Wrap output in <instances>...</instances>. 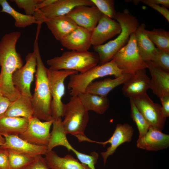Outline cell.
Here are the masks:
<instances>
[{
    "label": "cell",
    "mask_w": 169,
    "mask_h": 169,
    "mask_svg": "<svg viewBox=\"0 0 169 169\" xmlns=\"http://www.w3.org/2000/svg\"><path fill=\"white\" fill-rule=\"evenodd\" d=\"M21 36L20 32L13 31L5 34L0 40V92L11 102L20 95L13 85L12 76L16 70L23 65L16 48Z\"/></svg>",
    "instance_id": "obj_1"
},
{
    "label": "cell",
    "mask_w": 169,
    "mask_h": 169,
    "mask_svg": "<svg viewBox=\"0 0 169 169\" xmlns=\"http://www.w3.org/2000/svg\"><path fill=\"white\" fill-rule=\"evenodd\" d=\"M38 38L36 37L33 45L37 66L35 86L31 98L34 116L40 120L48 121L54 120L51 111L52 97L48 78V69L42 59L39 48Z\"/></svg>",
    "instance_id": "obj_2"
},
{
    "label": "cell",
    "mask_w": 169,
    "mask_h": 169,
    "mask_svg": "<svg viewBox=\"0 0 169 169\" xmlns=\"http://www.w3.org/2000/svg\"><path fill=\"white\" fill-rule=\"evenodd\" d=\"M115 19L120 25L121 30L120 33L115 39L105 44L93 46L99 58V65L111 61L115 54L125 45L130 35L135 32L139 26L137 18L127 9H125L123 12H117Z\"/></svg>",
    "instance_id": "obj_3"
},
{
    "label": "cell",
    "mask_w": 169,
    "mask_h": 169,
    "mask_svg": "<svg viewBox=\"0 0 169 169\" xmlns=\"http://www.w3.org/2000/svg\"><path fill=\"white\" fill-rule=\"evenodd\" d=\"M64 117L62 123L65 133L75 136L79 142L88 141L89 138L84 132L89 119L88 111L77 96H71L64 104Z\"/></svg>",
    "instance_id": "obj_4"
},
{
    "label": "cell",
    "mask_w": 169,
    "mask_h": 169,
    "mask_svg": "<svg viewBox=\"0 0 169 169\" xmlns=\"http://www.w3.org/2000/svg\"><path fill=\"white\" fill-rule=\"evenodd\" d=\"M99 62L96 53L70 51L48 59L47 63L51 70H71L83 73L98 65Z\"/></svg>",
    "instance_id": "obj_5"
},
{
    "label": "cell",
    "mask_w": 169,
    "mask_h": 169,
    "mask_svg": "<svg viewBox=\"0 0 169 169\" xmlns=\"http://www.w3.org/2000/svg\"><path fill=\"white\" fill-rule=\"evenodd\" d=\"M123 73L112 59L104 64H98L84 73L72 74L69 76L68 85L69 94L75 96L85 92L89 85L98 78L108 75H114L117 78Z\"/></svg>",
    "instance_id": "obj_6"
},
{
    "label": "cell",
    "mask_w": 169,
    "mask_h": 169,
    "mask_svg": "<svg viewBox=\"0 0 169 169\" xmlns=\"http://www.w3.org/2000/svg\"><path fill=\"white\" fill-rule=\"evenodd\" d=\"M48 78L52 97L51 111L54 120L64 117V104L62 101L65 94L64 81L69 76L78 73L75 70H52L48 69Z\"/></svg>",
    "instance_id": "obj_7"
},
{
    "label": "cell",
    "mask_w": 169,
    "mask_h": 169,
    "mask_svg": "<svg viewBox=\"0 0 169 169\" xmlns=\"http://www.w3.org/2000/svg\"><path fill=\"white\" fill-rule=\"evenodd\" d=\"M112 59L124 73L133 74L140 69L147 68L146 62L139 53L134 33L130 35L127 44L115 54Z\"/></svg>",
    "instance_id": "obj_8"
},
{
    "label": "cell",
    "mask_w": 169,
    "mask_h": 169,
    "mask_svg": "<svg viewBox=\"0 0 169 169\" xmlns=\"http://www.w3.org/2000/svg\"><path fill=\"white\" fill-rule=\"evenodd\" d=\"M61 118L54 119L53 122V128L49 144L47 146L48 152L58 146L65 147L76 155L80 162L87 166L90 169H96L95 165L99 158L97 153L95 151L90 155L83 153L74 148L69 142L62 126Z\"/></svg>",
    "instance_id": "obj_9"
},
{
    "label": "cell",
    "mask_w": 169,
    "mask_h": 169,
    "mask_svg": "<svg viewBox=\"0 0 169 169\" xmlns=\"http://www.w3.org/2000/svg\"><path fill=\"white\" fill-rule=\"evenodd\" d=\"M81 5H94L91 0H57L36 11L33 16L37 22L38 31H40L41 24L46 20L66 15L75 7Z\"/></svg>",
    "instance_id": "obj_10"
},
{
    "label": "cell",
    "mask_w": 169,
    "mask_h": 169,
    "mask_svg": "<svg viewBox=\"0 0 169 169\" xmlns=\"http://www.w3.org/2000/svg\"><path fill=\"white\" fill-rule=\"evenodd\" d=\"M26 63L24 66L16 70L13 73L12 79L14 86L20 94L31 97L30 86L36 72L37 60L33 51L26 56Z\"/></svg>",
    "instance_id": "obj_11"
},
{
    "label": "cell",
    "mask_w": 169,
    "mask_h": 169,
    "mask_svg": "<svg viewBox=\"0 0 169 169\" xmlns=\"http://www.w3.org/2000/svg\"><path fill=\"white\" fill-rule=\"evenodd\" d=\"M131 99L150 126L162 131L166 118L162 114L161 105L154 102L147 93Z\"/></svg>",
    "instance_id": "obj_12"
},
{
    "label": "cell",
    "mask_w": 169,
    "mask_h": 169,
    "mask_svg": "<svg viewBox=\"0 0 169 169\" xmlns=\"http://www.w3.org/2000/svg\"><path fill=\"white\" fill-rule=\"evenodd\" d=\"M53 120L42 122L32 116L28 119L26 130L18 136L33 144L48 146L51 136L50 130Z\"/></svg>",
    "instance_id": "obj_13"
},
{
    "label": "cell",
    "mask_w": 169,
    "mask_h": 169,
    "mask_svg": "<svg viewBox=\"0 0 169 169\" xmlns=\"http://www.w3.org/2000/svg\"><path fill=\"white\" fill-rule=\"evenodd\" d=\"M102 15L95 5H81L75 7L66 15L78 26L92 32Z\"/></svg>",
    "instance_id": "obj_14"
},
{
    "label": "cell",
    "mask_w": 169,
    "mask_h": 169,
    "mask_svg": "<svg viewBox=\"0 0 169 169\" xmlns=\"http://www.w3.org/2000/svg\"><path fill=\"white\" fill-rule=\"evenodd\" d=\"M134 130L131 126L127 123L123 124H117L111 136L108 140L103 142L91 141V142L102 145L103 147L110 143V146L104 152L101 153L103 158L104 166H105L109 156L112 155L117 148L122 144L129 142L131 141Z\"/></svg>",
    "instance_id": "obj_15"
},
{
    "label": "cell",
    "mask_w": 169,
    "mask_h": 169,
    "mask_svg": "<svg viewBox=\"0 0 169 169\" xmlns=\"http://www.w3.org/2000/svg\"><path fill=\"white\" fill-rule=\"evenodd\" d=\"M121 30L120 25L117 21L102 14L92 31L91 44L93 46L102 44L107 40L119 34Z\"/></svg>",
    "instance_id": "obj_16"
},
{
    "label": "cell",
    "mask_w": 169,
    "mask_h": 169,
    "mask_svg": "<svg viewBox=\"0 0 169 169\" xmlns=\"http://www.w3.org/2000/svg\"><path fill=\"white\" fill-rule=\"evenodd\" d=\"M146 69L136 71L124 84L122 92L125 96L132 99L147 93L150 89V79L146 74Z\"/></svg>",
    "instance_id": "obj_17"
},
{
    "label": "cell",
    "mask_w": 169,
    "mask_h": 169,
    "mask_svg": "<svg viewBox=\"0 0 169 169\" xmlns=\"http://www.w3.org/2000/svg\"><path fill=\"white\" fill-rule=\"evenodd\" d=\"M92 32L79 26L60 42L62 45L68 50L86 51L91 44Z\"/></svg>",
    "instance_id": "obj_18"
},
{
    "label": "cell",
    "mask_w": 169,
    "mask_h": 169,
    "mask_svg": "<svg viewBox=\"0 0 169 169\" xmlns=\"http://www.w3.org/2000/svg\"><path fill=\"white\" fill-rule=\"evenodd\" d=\"M138 148L148 151H157L169 146V135L150 126L146 134L137 141Z\"/></svg>",
    "instance_id": "obj_19"
},
{
    "label": "cell",
    "mask_w": 169,
    "mask_h": 169,
    "mask_svg": "<svg viewBox=\"0 0 169 169\" xmlns=\"http://www.w3.org/2000/svg\"><path fill=\"white\" fill-rule=\"evenodd\" d=\"M4 137L5 142L1 146L5 148L13 149L33 157L45 155L48 152L47 146H38L30 143L22 139L18 136H6Z\"/></svg>",
    "instance_id": "obj_20"
},
{
    "label": "cell",
    "mask_w": 169,
    "mask_h": 169,
    "mask_svg": "<svg viewBox=\"0 0 169 169\" xmlns=\"http://www.w3.org/2000/svg\"><path fill=\"white\" fill-rule=\"evenodd\" d=\"M146 63L151 76L150 89L159 98L169 95V72L164 71L151 61Z\"/></svg>",
    "instance_id": "obj_21"
},
{
    "label": "cell",
    "mask_w": 169,
    "mask_h": 169,
    "mask_svg": "<svg viewBox=\"0 0 169 169\" xmlns=\"http://www.w3.org/2000/svg\"><path fill=\"white\" fill-rule=\"evenodd\" d=\"M45 156L44 160L50 169H90L70 154L61 157L51 150Z\"/></svg>",
    "instance_id": "obj_22"
},
{
    "label": "cell",
    "mask_w": 169,
    "mask_h": 169,
    "mask_svg": "<svg viewBox=\"0 0 169 169\" xmlns=\"http://www.w3.org/2000/svg\"><path fill=\"white\" fill-rule=\"evenodd\" d=\"M44 23L55 39L59 41L78 27L66 15L47 19Z\"/></svg>",
    "instance_id": "obj_23"
},
{
    "label": "cell",
    "mask_w": 169,
    "mask_h": 169,
    "mask_svg": "<svg viewBox=\"0 0 169 169\" xmlns=\"http://www.w3.org/2000/svg\"><path fill=\"white\" fill-rule=\"evenodd\" d=\"M132 74L124 73L120 76L114 79L108 78L103 80L93 81L87 86L85 92L107 96L108 94L115 88L124 84Z\"/></svg>",
    "instance_id": "obj_24"
},
{
    "label": "cell",
    "mask_w": 169,
    "mask_h": 169,
    "mask_svg": "<svg viewBox=\"0 0 169 169\" xmlns=\"http://www.w3.org/2000/svg\"><path fill=\"white\" fill-rule=\"evenodd\" d=\"M146 25L141 23L134 33L137 47L141 57L145 61H151L157 53L158 49L145 33Z\"/></svg>",
    "instance_id": "obj_25"
},
{
    "label": "cell",
    "mask_w": 169,
    "mask_h": 169,
    "mask_svg": "<svg viewBox=\"0 0 169 169\" xmlns=\"http://www.w3.org/2000/svg\"><path fill=\"white\" fill-rule=\"evenodd\" d=\"M31 97L21 94L11 102L3 115L11 117H21L27 119L33 116V110Z\"/></svg>",
    "instance_id": "obj_26"
},
{
    "label": "cell",
    "mask_w": 169,
    "mask_h": 169,
    "mask_svg": "<svg viewBox=\"0 0 169 169\" xmlns=\"http://www.w3.org/2000/svg\"><path fill=\"white\" fill-rule=\"evenodd\" d=\"M28 119L21 117L0 116V134L6 136H18L27 128Z\"/></svg>",
    "instance_id": "obj_27"
},
{
    "label": "cell",
    "mask_w": 169,
    "mask_h": 169,
    "mask_svg": "<svg viewBox=\"0 0 169 169\" xmlns=\"http://www.w3.org/2000/svg\"><path fill=\"white\" fill-rule=\"evenodd\" d=\"M78 97L85 109L99 114H104L109 107L110 102L107 96L86 92L78 95Z\"/></svg>",
    "instance_id": "obj_28"
},
{
    "label": "cell",
    "mask_w": 169,
    "mask_h": 169,
    "mask_svg": "<svg viewBox=\"0 0 169 169\" xmlns=\"http://www.w3.org/2000/svg\"><path fill=\"white\" fill-rule=\"evenodd\" d=\"M2 8L0 11L10 15L14 19L15 26L18 28H24L34 23L37 24L35 17L32 15L24 14L18 12L12 8L6 0H0Z\"/></svg>",
    "instance_id": "obj_29"
},
{
    "label": "cell",
    "mask_w": 169,
    "mask_h": 169,
    "mask_svg": "<svg viewBox=\"0 0 169 169\" xmlns=\"http://www.w3.org/2000/svg\"><path fill=\"white\" fill-rule=\"evenodd\" d=\"M145 33L158 49L169 51V32L163 29H154L152 30L145 29Z\"/></svg>",
    "instance_id": "obj_30"
},
{
    "label": "cell",
    "mask_w": 169,
    "mask_h": 169,
    "mask_svg": "<svg viewBox=\"0 0 169 169\" xmlns=\"http://www.w3.org/2000/svg\"><path fill=\"white\" fill-rule=\"evenodd\" d=\"M10 169H25L34 160L32 157L15 150L8 149Z\"/></svg>",
    "instance_id": "obj_31"
},
{
    "label": "cell",
    "mask_w": 169,
    "mask_h": 169,
    "mask_svg": "<svg viewBox=\"0 0 169 169\" xmlns=\"http://www.w3.org/2000/svg\"><path fill=\"white\" fill-rule=\"evenodd\" d=\"M131 116L136 123L139 132V138L144 136L149 129L150 126L137 109L132 100L130 99Z\"/></svg>",
    "instance_id": "obj_32"
},
{
    "label": "cell",
    "mask_w": 169,
    "mask_h": 169,
    "mask_svg": "<svg viewBox=\"0 0 169 169\" xmlns=\"http://www.w3.org/2000/svg\"><path fill=\"white\" fill-rule=\"evenodd\" d=\"M101 13L111 19H115L117 12L113 0H91Z\"/></svg>",
    "instance_id": "obj_33"
},
{
    "label": "cell",
    "mask_w": 169,
    "mask_h": 169,
    "mask_svg": "<svg viewBox=\"0 0 169 169\" xmlns=\"http://www.w3.org/2000/svg\"><path fill=\"white\" fill-rule=\"evenodd\" d=\"M151 61L164 71L169 72V51L158 49L157 53Z\"/></svg>",
    "instance_id": "obj_34"
},
{
    "label": "cell",
    "mask_w": 169,
    "mask_h": 169,
    "mask_svg": "<svg viewBox=\"0 0 169 169\" xmlns=\"http://www.w3.org/2000/svg\"><path fill=\"white\" fill-rule=\"evenodd\" d=\"M42 0H11L15 2L18 8L23 9L26 14L33 16L35 12L36 5Z\"/></svg>",
    "instance_id": "obj_35"
},
{
    "label": "cell",
    "mask_w": 169,
    "mask_h": 169,
    "mask_svg": "<svg viewBox=\"0 0 169 169\" xmlns=\"http://www.w3.org/2000/svg\"><path fill=\"white\" fill-rule=\"evenodd\" d=\"M25 169H50L42 155L36 156L33 161Z\"/></svg>",
    "instance_id": "obj_36"
},
{
    "label": "cell",
    "mask_w": 169,
    "mask_h": 169,
    "mask_svg": "<svg viewBox=\"0 0 169 169\" xmlns=\"http://www.w3.org/2000/svg\"><path fill=\"white\" fill-rule=\"evenodd\" d=\"M140 1L158 12L169 22V11L164 6H161L159 5L154 3L150 0H142Z\"/></svg>",
    "instance_id": "obj_37"
},
{
    "label": "cell",
    "mask_w": 169,
    "mask_h": 169,
    "mask_svg": "<svg viewBox=\"0 0 169 169\" xmlns=\"http://www.w3.org/2000/svg\"><path fill=\"white\" fill-rule=\"evenodd\" d=\"M0 169H10L8 149L0 146Z\"/></svg>",
    "instance_id": "obj_38"
},
{
    "label": "cell",
    "mask_w": 169,
    "mask_h": 169,
    "mask_svg": "<svg viewBox=\"0 0 169 169\" xmlns=\"http://www.w3.org/2000/svg\"><path fill=\"white\" fill-rule=\"evenodd\" d=\"M162 105L161 111L165 118L169 116V95L163 96L160 98Z\"/></svg>",
    "instance_id": "obj_39"
},
{
    "label": "cell",
    "mask_w": 169,
    "mask_h": 169,
    "mask_svg": "<svg viewBox=\"0 0 169 169\" xmlns=\"http://www.w3.org/2000/svg\"><path fill=\"white\" fill-rule=\"evenodd\" d=\"M11 102L0 92V116L5 113Z\"/></svg>",
    "instance_id": "obj_40"
},
{
    "label": "cell",
    "mask_w": 169,
    "mask_h": 169,
    "mask_svg": "<svg viewBox=\"0 0 169 169\" xmlns=\"http://www.w3.org/2000/svg\"><path fill=\"white\" fill-rule=\"evenodd\" d=\"M57 0H42L36 6L35 12L38 10L48 6L56 2Z\"/></svg>",
    "instance_id": "obj_41"
},
{
    "label": "cell",
    "mask_w": 169,
    "mask_h": 169,
    "mask_svg": "<svg viewBox=\"0 0 169 169\" xmlns=\"http://www.w3.org/2000/svg\"><path fill=\"white\" fill-rule=\"evenodd\" d=\"M151 2L157 4H161L167 8L169 7V0H150Z\"/></svg>",
    "instance_id": "obj_42"
},
{
    "label": "cell",
    "mask_w": 169,
    "mask_h": 169,
    "mask_svg": "<svg viewBox=\"0 0 169 169\" xmlns=\"http://www.w3.org/2000/svg\"><path fill=\"white\" fill-rule=\"evenodd\" d=\"M5 137L0 134V146H2L5 143Z\"/></svg>",
    "instance_id": "obj_43"
}]
</instances>
